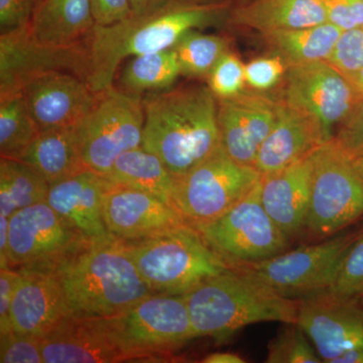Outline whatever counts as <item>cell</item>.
I'll list each match as a JSON object with an SVG mask.
<instances>
[{
  "instance_id": "obj_1",
  "label": "cell",
  "mask_w": 363,
  "mask_h": 363,
  "mask_svg": "<svg viewBox=\"0 0 363 363\" xmlns=\"http://www.w3.org/2000/svg\"><path fill=\"white\" fill-rule=\"evenodd\" d=\"M231 1L185 4L174 1L155 13L130 16L109 26L95 25L87 39L88 82L97 93L113 87L124 60L172 49L190 30L227 21Z\"/></svg>"
},
{
  "instance_id": "obj_2",
  "label": "cell",
  "mask_w": 363,
  "mask_h": 363,
  "mask_svg": "<svg viewBox=\"0 0 363 363\" xmlns=\"http://www.w3.org/2000/svg\"><path fill=\"white\" fill-rule=\"evenodd\" d=\"M142 147L159 157L174 178L220 147L217 98L208 86L152 93L143 99Z\"/></svg>"
},
{
  "instance_id": "obj_3",
  "label": "cell",
  "mask_w": 363,
  "mask_h": 363,
  "mask_svg": "<svg viewBox=\"0 0 363 363\" xmlns=\"http://www.w3.org/2000/svg\"><path fill=\"white\" fill-rule=\"evenodd\" d=\"M51 272L72 316H114L155 295L118 240L92 243Z\"/></svg>"
},
{
  "instance_id": "obj_4",
  "label": "cell",
  "mask_w": 363,
  "mask_h": 363,
  "mask_svg": "<svg viewBox=\"0 0 363 363\" xmlns=\"http://www.w3.org/2000/svg\"><path fill=\"white\" fill-rule=\"evenodd\" d=\"M184 297L195 337L223 342L250 325L297 321L298 301L281 297L238 269L208 279Z\"/></svg>"
},
{
  "instance_id": "obj_5",
  "label": "cell",
  "mask_w": 363,
  "mask_h": 363,
  "mask_svg": "<svg viewBox=\"0 0 363 363\" xmlns=\"http://www.w3.org/2000/svg\"><path fill=\"white\" fill-rule=\"evenodd\" d=\"M121 242L155 294L185 295L233 269L188 224L150 238Z\"/></svg>"
},
{
  "instance_id": "obj_6",
  "label": "cell",
  "mask_w": 363,
  "mask_h": 363,
  "mask_svg": "<svg viewBox=\"0 0 363 363\" xmlns=\"http://www.w3.org/2000/svg\"><path fill=\"white\" fill-rule=\"evenodd\" d=\"M311 159V192L302 236L317 242L362 218L363 180L352 159L333 140L318 147Z\"/></svg>"
},
{
  "instance_id": "obj_7",
  "label": "cell",
  "mask_w": 363,
  "mask_h": 363,
  "mask_svg": "<svg viewBox=\"0 0 363 363\" xmlns=\"http://www.w3.org/2000/svg\"><path fill=\"white\" fill-rule=\"evenodd\" d=\"M104 319L125 362L166 358L196 338L184 295L155 294Z\"/></svg>"
},
{
  "instance_id": "obj_8",
  "label": "cell",
  "mask_w": 363,
  "mask_h": 363,
  "mask_svg": "<svg viewBox=\"0 0 363 363\" xmlns=\"http://www.w3.org/2000/svg\"><path fill=\"white\" fill-rule=\"evenodd\" d=\"M175 179L172 206L188 225L209 223L247 196L262 179L255 167L234 161L223 147Z\"/></svg>"
},
{
  "instance_id": "obj_9",
  "label": "cell",
  "mask_w": 363,
  "mask_h": 363,
  "mask_svg": "<svg viewBox=\"0 0 363 363\" xmlns=\"http://www.w3.org/2000/svg\"><path fill=\"white\" fill-rule=\"evenodd\" d=\"M358 231H342L255 264L233 267L281 297L301 301L328 293L351 241Z\"/></svg>"
},
{
  "instance_id": "obj_10",
  "label": "cell",
  "mask_w": 363,
  "mask_h": 363,
  "mask_svg": "<svg viewBox=\"0 0 363 363\" xmlns=\"http://www.w3.org/2000/svg\"><path fill=\"white\" fill-rule=\"evenodd\" d=\"M193 228L233 269L272 259L291 248V240L262 206L260 181L220 217Z\"/></svg>"
},
{
  "instance_id": "obj_11",
  "label": "cell",
  "mask_w": 363,
  "mask_h": 363,
  "mask_svg": "<svg viewBox=\"0 0 363 363\" xmlns=\"http://www.w3.org/2000/svg\"><path fill=\"white\" fill-rule=\"evenodd\" d=\"M92 245L47 202L9 217V267L51 272Z\"/></svg>"
},
{
  "instance_id": "obj_12",
  "label": "cell",
  "mask_w": 363,
  "mask_h": 363,
  "mask_svg": "<svg viewBox=\"0 0 363 363\" xmlns=\"http://www.w3.org/2000/svg\"><path fill=\"white\" fill-rule=\"evenodd\" d=\"M143 98L111 87L100 93L92 111L79 124L83 160L105 175L123 152L142 147Z\"/></svg>"
},
{
  "instance_id": "obj_13",
  "label": "cell",
  "mask_w": 363,
  "mask_h": 363,
  "mask_svg": "<svg viewBox=\"0 0 363 363\" xmlns=\"http://www.w3.org/2000/svg\"><path fill=\"white\" fill-rule=\"evenodd\" d=\"M281 85L279 99L314 119L328 142L362 98L327 61L288 67Z\"/></svg>"
},
{
  "instance_id": "obj_14",
  "label": "cell",
  "mask_w": 363,
  "mask_h": 363,
  "mask_svg": "<svg viewBox=\"0 0 363 363\" xmlns=\"http://www.w3.org/2000/svg\"><path fill=\"white\" fill-rule=\"evenodd\" d=\"M89 68L87 40L68 47L44 45L33 39L30 26L0 35V97L21 93L33 78L52 71L88 81Z\"/></svg>"
},
{
  "instance_id": "obj_15",
  "label": "cell",
  "mask_w": 363,
  "mask_h": 363,
  "mask_svg": "<svg viewBox=\"0 0 363 363\" xmlns=\"http://www.w3.org/2000/svg\"><path fill=\"white\" fill-rule=\"evenodd\" d=\"M323 362L363 348V306L325 293L298 301L297 321Z\"/></svg>"
},
{
  "instance_id": "obj_16",
  "label": "cell",
  "mask_w": 363,
  "mask_h": 363,
  "mask_svg": "<svg viewBox=\"0 0 363 363\" xmlns=\"http://www.w3.org/2000/svg\"><path fill=\"white\" fill-rule=\"evenodd\" d=\"M221 147L234 161L247 166L255 157L278 117V98L260 92H243L217 99Z\"/></svg>"
},
{
  "instance_id": "obj_17",
  "label": "cell",
  "mask_w": 363,
  "mask_h": 363,
  "mask_svg": "<svg viewBox=\"0 0 363 363\" xmlns=\"http://www.w3.org/2000/svg\"><path fill=\"white\" fill-rule=\"evenodd\" d=\"M21 93L40 131L79 125L100 96L85 79L64 71L33 78Z\"/></svg>"
},
{
  "instance_id": "obj_18",
  "label": "cell",
  "mask_w": 363,
  "mask_h": 363,
  "mask_svg": "<svg viewBox=\"0 0 363 363\" xmlns=\"http://www.w3.org/2000/svg\"><path fill=\"white\" fill-rule=\"evenodd\" d=\"M105 226L116 240L150 238L185 225L180 213L156 196L111 184L104 198Z\"/></svg>"
},
{
  "instance_id": "obj_19",
  "label": "cell",
  "mask_w": 363,
  "mask_h": 363,
  "mask_svg": "<svg viewBox=\"0 0 363 363\" xmlns=\"http://www.w3.org/2000/svg\"><path fill=\"white\" fill-rule=\"evenodd\" d=\"M21 278L11 304L13 331L45 337L72 316L54 272L18 269Z\"/></svg>"
},
{
  "instance_id": "obj_20",
  "label": "cell",
  "mask_w": 363,
  "mask_h": 363,
  "mask_svg": "<svg viewBox=\"0 0 363 363\" xmlns=\"http://www.w3.org/2000/svg\"><path fill=\"white\" fill-rule=\"evenodd\" d=\"M111 182L88 169L50 186L45 202L92 243L116 240L102 215L105 192Z\"/></svg>"
},
{
  "instance_id": "obj_21",
  "label": "cell",
  "mask_w": 363,
  "mask_h": 363,
  "mask_svg": "<svg viewBox=\"0 0 363 363\" xmlns=\"http://www.w3.org/2000/svg\"><path fill=\"white\" fill-rule=\"evenodd\" d=\"M45 363L125 362L102 317L70 316L42 339Z\"/></svg>"
},
{
  "instance_id": "obj_22",
  "label": "cell",
  "mask_w": 363,
  "mask_h": 363,
  "mask_svg": "<svg viewBox=\"0 0 363 363\" xmlns=\"http://www.w3.org/2000/svg\"><path fill=\"white\" fill-rule=\"evenodd\" d=\"M311 155L260 179L262 206L291 241L304 233L311 192Z\"/></svg>"
},
{
  "instance_id": "obj_23",
  "label": "cell",
  "mask_w": 363,
  "mask_h": 363,
  "mask_svg": "<svg viewBox=\"0 0 363 363\" xmlns=\"http://www.w3.org/2000/svg\"><path fill=\"white\" fill-rule=\"evenodd\" d=\"M278 100L276 123L253 164L262 176L292 166L328 142L314 119Z\"/></svg>"
},
{
  "instance_id": "obj_24",
  "label": "cell",
  "mask_w": 363,
  "mask_h": 363,
  "mask_svg": "<svg viewBox=\"0 0 363 363\" xmlns=\"http://www.w3.org/2000/svg\"><path fill=\"white\" fill-rule=\"evenodd\" d=\"M227 21L262 33L328 23L321 0H248L230 9Z\"/></svg>"
},
{
  "instance_id": "obj_25",
  "label": "cell",
  "mask_w": 363,
  "mask_h": 363,
  "mask_svg": "<svg viewBox=\"0 0 363 363\" xmlns=\"http://www.w3.org/2000/svg\"><path fill=\"white\" fill-rule=\"evenodd\" d=\"M94 26L92 0H38L30 32L42 44L68 47L87 40Z\"/></svg>"
},
{
  "instance_id": "obj_26",
  "label": "cell",
  "mask_w": 363,
  "mask_h": 363,
  "mask_svg": "<svg viewBox=\"0 0 363 363\" xmlns=\"http://www.w3.org/2000/svg\"><path fill=\"white\" fill-rule=\"evenodd\" d=\"M21 161L39 172L50 186L88 169L78 125L40 131Z\"/></svg>"
},
{
  "instance_id": "obj_27",
  "label": "cell",
  "mask_w": 363,
  "mask_h": 363,
  "mask_svg": "<svg viewBox=\"0 0 363 363\" xmlns=\"http://www.w3.org/2000/svg\"><path fill=\"white\" fill-rule=\"evenodd\" d=\"M342 32L337 26L324 23L262 35L272 55L283 60L286 67H291L327 61Z\"/></svg>"
},
{
  "instance_id": "obj_28",
  "label": "cell",
  "mask_w": 363,
  "mask_h": 363,
  "mask_svg": "<svg viewBox=\"0 0 363 363\" xmlns=\"http://www.w3.org/2000/svg\"><path fill=\"white\" fill-rule=\"evenodd\" d=\"M102 176L114 185L149 193L172 205L174 176L159 157L142 147L123 152Z\"/></svg>"
},
{
  "instance_id": "obj_29",
  "label": "cell",
  "mask_w": 363,
  "mask_h": 363,
  "mask_svg": "<svg viewBox=\"0 0 363 363\" xmlns=\"http://www.w3.org/2000/svg\"><path fill=\"white\" fill-rule=\"evenodd\" d=\"M181 75L176 52L168 49L131 57L121 71L119 82L124 92L140 96L142 93L169 89Z\"/></svg>"
},
{
  "instance_id": "obj_30",
  "label": "cell",
  "mask_w": 363,
  "mask_h": 363,
  "mask_svg": "<svg viewBox=\"0 0 363 363\" xmlns=\"http://www.w3.org/2000/svg\"><path fill=\"white\" fill-rule=\"evenodd\" d=\"M50 184L33 167L20 160H0V214L11 217L18 210L45 202Z\"/></svg>"
},
{
  "instance_id": "obj_31",
  "label": "cell",
  "mask_w": 363,
  "mask_h": 363,
  "mask_svg": "<svg viewBox=\"0 0 363 363\" xmlns=\"http://www.w3.org/2000/svg\"><path fill=\"white\" fill-rule=\"evenodd\" d=\"M39 133L23 93L0 97L1 157L21 161Z\"/></svg>"
},
{
  "instance_id": "obj_32",
  "label": "cell",
  "mask_w": 363,
  "mask_h": 363,
  "mask_svg": "<svg viewBox=\"0 0 363 363\" xmlns=\"http://www.w3.org/2000/svg\"><path fill=\"white\" fill-rule=\"evenodd\" d=\"M172 49L178 57L182 75L207 78L219 59L229 51V42L221 35L193 30L186 33Z\"/></svg>"
},
{
  "instance_id": "obj_33",
  "label": "cell",
  "mask_w": 363,
  "mask_h": 363,
  "mask_svg": "<svg viewBox=\"0 0 363 363\" xmlns=\"http://www.w3.org/2000/svg\"><path fill=\"white\" fill-rule=\"evenodd\" d=\"M267 363H321L314 345L297 323H284L267 346Z\"/></svg>"
},
{
  "instance_id": "obj_34",
  "label": "cell",
  "mask_w": 363,
  "mask_h": 363,
  "mask_svg": "<svg viewBox=\"0 0 363 363\" xmlns=\"http://www.w3.org/2000/svg\"><path fill=\"white\" fill-rule=\"evenodd\" d=\"M328 293L346 298L363 297V229L344 253Z\"/></svg>"
},
{
  "instance_id": "obj_35",
  "label": "cell",
  "mask_w": 363,
  "mask_h": 363,
  "mask_svg": "<svg viewBox=\"0 0 363 363\" xmlns=\"http://www.w3.org/2000/svg\"><path fill=\"white\" fill-rule=\"evenodd\" d=\"M245 64L228 51L219 59L207 76V86L217 99L236 96L245 91Z\"/></svg>"
},
{
  "instance_id": "obj_36",
  "label": "cell",
  "mask_w": 363,
  "mask_h": 363,
  "mask_svg": "<svg viewBox=\"0 0 363 363\" xmlns=\"http://www.w3.org/2000/svg\"><path fill=\"white\" fill-rule=\"evenodd\" d=\"M42 337L11 331L0 334V362L43 363Z\"/></svg>"
},
{
  "instance_id": "obj_37",
  "label": "cell",
  "mask_w": 363,
  "mask_h": 363,
  "mask_svg": "<svg viewBox=\"0 0 363 363\" xmlns=\"http://www.w3.org/2000/svg\"><path fill=\"white\" fill-rule=\"evenodd\" d=\"M343 75L363 67V26L343 30L327 60Z\"/></svg>"
},
{
  "instance_id": "obj_38",
  "label": "cell",
  "mask_w": 363,
  "mask_h": 363,
  "mask_svg": "<svg viewBox=\"0 0 363 363\" xmlns=\"http://www.w3.org/2000/svg\"><path fill=\"white\" fill-rule=\"evenodd\" d=\"M286 67L279 57H262L245 64L247 85L259 92H266L281 84L285 77Z\"/></svg>"
},
{
  "instance_id": "obj_39",
  "label": "cell",
  "mask_w": 363,
  "mask_h": 363,
  "mask_svg": "<svg viewBox=\"0 0 363 363\" xmlns=\"http://www.w3.org/2000/svg\"><path fill=\"white\" fill-rule=\"evenodd\" d=\"M333 140L351 159L363 154V97L338 126Z\"/></svg>"
},
{
  "instance_id": "obj_40",
  "label": "cell",
  "mask_w": 363,
  "mask_h": 363,
  "mask_svg": "<svg viewBox=\"0 0 363 363\" xmlns=\"http://www.w3.org/2000/svg\"><path fill=\"white\" fill-rule=\"evenodd\" d=\"M38 0H0V33L28 28Z\"/></svg>"
},
{
  "instance_id": "obj_41",
  "label": "cell",
  "mask_w": 363,
  "mask_h": 363,
  "mask_svg": "<svg viewBox=\"0 0 363 363\" xmlns=\"http://www.w3.org/2000/svg\"><path fill=\"white\" fill-rule=\"evenodd\" d=\"M328 23L341 30L363 26L362 0H321Z\"/></svg>"
},
{
  "instance_id": "obj_42",
  "label": "cell",
  "mask_w": 363,
  "mask_h": 363,
  "mask_svg": "<svg viewBox=\"0 0 363 363\" xmlns=\"http://www.w3.org/2000/svg\"><path fill=\"white\" fill-rule=\"evenodd\" d=\"M21 278V272L18 269L7 267L0 271V334L13 331L11 304Z\"/></svg>"
},
{
  "instance_id": "obj_43",
  "label": "cell",
  "mask_w": 363,
  "mask_h": 363,
  "mask_svg": "<svg viewBox=\"0 0 363 363\" xmlns=\"http://www.w3.org/2000/svg\"><path fill=\"white\" fill-rule=\"evenodd\" d=\"M95 25L109 26L131 16L130 0H92Z\"/></svg>"
},
{
  "instance_id": "obj_44",
  "label": "cell",
  "mask_w": 363,
  "mask_h": 363,
  "mask_svg": "<svg viewBox=\"0 0 363 363\" xmlns=\"http://www.w3.org/2000/svg\"><path fill=\"white\" fill-rule=\"evenodd\" d=\"M176 0H130L131 16H145L169 6Z\"/></svg>"
},
{
  "instance_id": "obj_45",
  "label": "cell",
  "mask_w": 363,
  "mask_h": 363,
  "mask_svg": "<svg viewBox=\"0 0 363 363\" xmlns=\"http://www.w3.org/2000/svg\"><path fill=\"white\" fill-rule=\"evenodd\" d=\"M9 217L0 214V267H9Z\"/></svg>"
},
{
  "instance_id": "obj_46",
  "label": "cell",
  "mask_w": 363,
  "mask_h": 363,
  "mask_svg": "<svg viewBox=\"0 0 363 363\" xmlns=\"http://www.w3.org/2000/svg\"><path fill=\"white\" fill-rule=\"evenodd\" d=\"M201 362L205 363H245L247 360L233 352H214L207 355Z\"/></svg>"
},
{
  "instance_id": "obj_47",
  "label": "cell",
  "mask_w": 363,
  "mask_h": 363,
  "mask_svg": "<svg viewBox=\"0 0 363 363\" xmlns=\"http://www.w3.org/2000/svg\"><path fill=\"white\" fill-rule=\"evenodd\" d=\"M332 363H363V348L348 351L335 358Z\"/></svg>"
},
{
  "instance_id": "obj_48",
  "label": "cell",
  "mask_w": 363,
  "mask_h": 363,
  "mask_svg": "<svg viewBox=\"0 0 363 363\" xmlns=\"http://www.w3.org/2000/svg\"><path fill=\"white\" fill-rule=\"evenodd\" d=\"M344 76L347 78L351 85L357 91L358 94L363 97V67L357 71L345 74Z\"/></svg>"
},
{
  "instance_id": "obj_49",
  "label": "cell",
  "mask_w": 363,
  "mask_h": 363,
  "mask_svg": "<svg viewBox=\"0 0 363 363\" xmlns=\"http://www.w3.org/2000/svg\"><path fill=\"white\" fill-rule=\"evenodd\" d=\"M176 1L185 4H223V2L231 1V0H176Z\"/></svg>"
},
{
  "instance_id": "obj_50",
  "label": "cell",
  "mask_w": 363,
  "mask_h": 363,
  "mask_svg": "<svg viewBox=\"0 0 363 363\" xmlns=\"http://www.w3.org/2000/svg\"><path fill=\"white\" fill-rule=\"evenodd\" d=\"M353 164H354L355 169H357V173L362 177L363 180V154L358 155V156L353 157Z\"/></svg>"
},
{
  "instance_id": "obj_51",
  "label": "cell",
  "mask_w": 363,
  "mask_h": 363,
  "mask_svg": "<svg viewBox=\"0 0 363 363\" xmlns=\"http://www.w3.org/2000/svg\"><path fill=\"white\" fill-rule=\"evenodd\" d=\"M358 302L363 306V297L357 298Z\"/></svg>"
},
{
  "instance_id": "obj_52",
  "label": "cell",
  "mask_w": 363,
  "mask_h": 363,
  "mask_svg": "<svg viewBox=\"0 0 363 363\" xmlns=\"http://www.w3.org/2000/svg\"><path fill=\"white\" fill-rule=\"evenodd\" d=\"M245 1H248V0H243V1H242V2H245Z\"/></svg>"
},
{
  "instance_id": "obj_53",
  "label": "cell",
  "mask_w": 363,
  "mask_h": 363,
  "mask_svg": "<svg viewBox=\"0 0 363 363\" xmlns=\"http://www.w3.org/2000/svg\"><path fill=\"white\" fill-rule=\"evenodd\" d=\"M362 1H363V0H362Z\"/></svg>"
}]
</instances>
